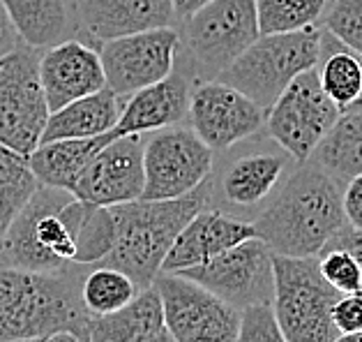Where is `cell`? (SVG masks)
<instances>
[{"label":"cell","mask_w":362,"mask_h":342,"mask_svg":"<svg viewBox=\"0 0 362 342\" xmlns=\"http://www.w3.org/2000/svg\"><path fill=\"white\" fill-rule=\"evenodd\" d=\"M332 342H362V331H358V333H344V336H339L337 340H332Z\"/></svg>","instance_id":"cell-41"},{"label":"cell","mask_w":362,"mask_h":342,"mask_svg":"<svg viewBox=\"0 0 362 342\" xmlns=\"http://www.w3.org/2000/svg\"><path fill=\"white\" fill-rule=\"evenodd\" d=\"M328 245H334V248H344V250H349L353 254V259L358 261V266H360V273H362V232H356V229H351L349 224H344V229L334 236V239L328 243ZM325 245V248H328Z\"/></svg>","instance_id":"cell-36"},{"label":"cell","mask_w":362,"mask_h":342,"mask_svg":"<svg viewBox=\"0 0 362 342\" xmlns=\"http://www.w3.org/2000/svg\"><path fill=\"white\" fill-rule=\"evenodd\" d=\"M332 321L339 336L362 331V294L341 296L332 308Z\"/></svg>","instance_id":"cell-34"},{"label":"cell","mask_w":362,"mask_h":342,"mask_svg":"<svg viewBox=\"0 0 362 342\" xmlns=\"http://www.w3.org/2000/svg\"><path fill=\"white\" fill-rule=\"evenodd\" d=\"M272 312L286 342H332L339 338L332 308L341 294L325 283L319 259L272 254Z\"/></svg>","instance_id":"cell-6"},{"label":"cell","mask_w":362,"mask_h":342,"mask_svg":"<svg viewBox=\"0 0 362 342\" xmlns=\"http://www.w3.org/2000/svg\"><path fill=\"white\" fill-rule=\"evenodd\" d=\"M284 166L286 160L277 153H254L235 160L222 181L226 201L233 206L259 204L275 190Z\"/></svg>","instance_id":"cell-25"},{"label":"cell","mask_w":362,"mask_h":342,"mask_svg":"<svg viewBox=\"0 0 362 342\" xmlns=\"http://www.w3.org/2000/svg\"><path fill=\"white\" fill-rule=\"evenodd\" d=\"M341 195V181L305 162L252 222L256 239L279 257H319L346 224Z\"/></svg>","instance_id":"cell-1"},{"label":"cell","mask_w":362,"mask_h":342,"mask_svg":"<svg viewBox=\"0 0 362 342\" xmlns=\"http://www.w3.org/2000/svg\"><path fill=\"white\" fill-rule=\"evenodd\" d=\"M356 111H362V89H360V95L356 98V102H353L344 113H356ZM344 113H341V116H344Z\"/></svg>","instance_id":"cell-42"},{"label":"cell","mask_w":362,"mask_h":342,"mask_svg":"<svg viewBox=\"0 0 362 342\" xmlns=\"http://www.w3.org/2000/svg\"><path fill=\"white\" fill-rule=\"evenodd\" d=\"M122 111L120 98L109 89H102L88 98L74 100L63 109L51 111L44 125L42 142H60V139H93L113 130Z\"/></svg>","instance_id":"cell-21"},{"label":"cell","mask_w":362,"mask_h":342,"mask_svg":"<svg viewBox=\"0 0 362 342\" xmlns=\"http://www.w3.org/2000/svg\"><path fill=\"white\" fill-rule=\"evenodd\" d=\"M321 35L319 28L261 35L217 79L240 91L268 113L296 76L319 65Z\"/></svg>","instance_id":"cell-5"},{"label":"cell","mask_w":362,"mask_h":342,"mask_svg":"<svg viewBox=\"0 0 362 342\" xmlns=\"http://www.w3.org/2000/svg\"><path fill=\"white\" fill-rule=\"evenodd\" d=\"M187 116L192 120V132L210 151H226L256 135L266 122V111L259 104L219 79L201 84L189 93Z\"/></svg>","instance_id":"cell-14"},{"label":"cell","mask_w":362,"mask_h":342,"mask_svg":"<svg viewBox=\"0 0 362 342\" xmlns=\"http://www.w3.org/2000/svg\"><path fill=\"white\" fill-rule=\"evenodd\" d=\"M139 287L134 285L127 273L118 268L102 266L90 270L78 287V296H81V305L88 312V317H107L122 310L136 298Z\"/></svg>","instance_id":"cell-27"},{"label":"cell","mask_w":362,"mask_h":342,"mask_svg":"<svg viewBox=\"0 0 362 342\" xmlns=\"http://www.w3.org/2000/svg\"><path fill=\"white\" fill-rule=\"evenodd\" d=\"M250 239H256L252 222L203 208L182 227L178 239L173 241L162 264V273H180V270L208 264L210 259Z\"/></svg>","instance_id":"cell-17"},{"label":"cell","mask_w":362,"mask_h":342,"mask_svg":"<svg viewBox=\"0 0 362 342\" xmlns=\"http://www.w3.org/2000/svg\"><path fill=\"white\" fill-rule=\"evenodd\" d=\"M213 0H171L173 5V14L180 16V19H189L194 12H199L201 7H206Z\"/></svg>","instance_id":"cell-38"},{"label":"cell","mask_w":362,"mask_h":342,"mask_svg":"<svg viewBox=\"0 0 362 342\" xmlns=\"http://www.w3.org/2000/svg\"><path fill=\"white\" fill-rule=\"evenodd\" d=\"M325 30L362 58V0H334L325 16Z\"/></svg>","instance_id":"cell-32"},{"label":"cell","mask_w":362,"mask_h":342,"mask_svg":"<svg viewBox=\"0 0 362 342\" xmlns=\"http://www.w3.org/2000/svg\"><path fill=\"white\" fill-rule=\"evenodd\" d=\"M144 144L139 135L113 139L86 166L72 190L76 201L113 208L141 199Z\"/></svg>","instance_id":"cell-15"},{"label":"cell","mask_w":362,"mask_h":342,"mask_svg":"<svg viewBox=\"0 0 362 342\" xmlns=\"http://www.w3.org/2000/svg\"><path fill=\"white\" fill-rule=\"evenodd\" d=\"M235 342H286L272 305H252V308L240 310Z\"/></svg>","instance_id":"cell-33"},{"label":"cell","mask_w":362,"mask_h":342,"mask_svg":"<svg viewBox=\"0 0 362 342\" xmlns=\"http://www.w3.org/2000/svg\"><path fill=\"white\" fill-rule=\"evenodd\" d=\"M153 289L162 301L164 326L175 342H235L240 310L192 280L160 273Z\"/></svg>","instance_id":"cell-9"},{"label":"cell","mask_w":362,"mask_h":342,"mask_svg":"<svg viewBox=\"0 0 362 342\" xmlns=\"http://www.w3.org/2000/svg\"><path fill=\"white\" fill-rule=\"evenodd\" d=\"M309 162L321 166L344 186L362 173V111L344 113L321 139Z\"/></svg>","instance_id":"cell-24"},{"label":"cell","mask_w":362,"mask_h":342,"mask_svg":"<svg viewBox=\"0 0 362 342\" xmlns=\"http://www.w3.org/2000/svg\"><path fill=\"white\" fill-rule=\"evenodd\" d=\"M213 171V151L185 127L160 130L144 148V201L189 195Z\"/></svg>","instance_id":"cell-10"},{"label":"cell","mask_w":362,"mask_h":342,"mask_svg":"<svg viewBox=\"0 0 362 342\" xmlns=\"http://www.w3.org/2000/svg\"><path fill=\"white\" fill-rule=\"evenodd\" d=\"M319 84L330 102L344 113L362 89V58L353 54L332 38L330 33L321 35V58L316 65Z\"/></svg>","instance_id":"cell-26"},{"label":"cell","mask_w":362,"mask_h":342,"mask_svg":"<svg viewBox=\"0 0 362 342\" xmlns=\"http://www.w3.org/2000/svg\"><path fill=\"white\" fill-rule=\"evenodd\" d=\"M175 51L178 33L171 25L102 42L100 60L107 89L118 98H129L141 89L164 81L173 74Z\"/></svg>","instance_id":"cell-13"},{"label":"cell","mask_w":362,"mask_h":342,"mask_svg":"<svg viewBox=\"0 0 362 342\" xmlns=\"http://www.w3.org/2000/svg\"><path fill=\"white\" fill-rule=\"evenodd\" d=\"M116 239V222H113L111 208L86 204V213L76 239V259L74 264H95L104 261V257L113 248Z\"/></svg>","instance_id":"cell-30"},{"label":"cell","mask_w":362,"mask_h":342,"mask_svg":"<svg viewBox=\"0 0 362 342\" xmlns=\"http://www.w3.org/2000/svg\"><path fill=\"white\" fill-rule=\"evenodd\" d=\"M189 107V84L185 76L171 74L164 81L153 84L148 89H141L129 95L122 104L120 118L113 125L109 139L144 135V132H160L180 122L187 116Z\"/></svg>","instance_id":"cell-18"},{"label":"cell","mask_w":362,"mask_h":342,"mask_svg":"<svg viewBox=\"0 0 362 342\" xmlns=\"http://www.w3.org/2000/svg\"><path fill=\"white\" fill-rule=\"evenodd\" d=\"M74 275L0 266V342L42 340L56 331L88 338V312Z\"/></svg>","instance_id":"cell-3"},{"label":"cell","mask_w":362,"mask_h":342,"mask_svg":"<svg viewBox=\"0 0 362 342\" xmlns=\"http://www.w3.org/2000/svg\"><path fill=\"white\" fill-rule=\"evenodd\" d=\"M109 142V135L93 139H60V142L40 144L25 160L40 186L65 190L72 195L78 176Z\"/></svg>","instance_id":"cell-20"},{"label":"cell","mask_w":362,"mask_h":342,"mask_svg":"<svg viewBox=\"0 0 362 342\" xmlns=\"http://www.w3.org/2000/svg\"><path fill=\"white\" fill-rule=\"evenodd\" d=\"M37 188L28 160L0 144V241Z\"/></svg>","instance_id":"cell-28"},{"label":"cell","mask_w":362,"mask_h":342,"mask_svg":"<svg viewBox=\"0 0 362 342\" xmlns=\"http://www.w3.org/2000/svg\"><path fill=\"white\" fill-rule=\"evenodd\" d=\"M162 329V301L155 289L148 287L122 310L88 321V342H146Z\"/></svg>","instance_id":"cell-22"},{"label":"cell","mask_w":362,"mask_h":342,"mask_svg":"<svg viewBox=\"0 0 362 342\" xmlns=\"http://www.w3.org/2000/svg\"><path fill=\"white\" fill-rule=\"evenodd\" d=\"M78 19L83 30L100 42L127 38L173 23L171 0H81Z\"/></svg>","instance_id":"cell-19"},{"label":"cell","mask_w":362,"mask_h":342,"mask_svg":"<svg viewBox=\"0 0 362 342\" xmlns=\"http://www.w3.org/2000/svg\"><path fill=\"white\" fill-rule=\"evenodd\" d=\"M319 270L332 289H337L341 296L346 294H362V273L353 254L344 248L328 245L319 254Z\"/></svg>","instance_id":"cell-31"},{"label":"cell","mask_w":362,"mask_h":342,"mask_svg":"<svg viewBox=\"0 0 362 342\" xmlns=\"http://www.w3.org/2000/svg\"><path fill=\"white\" fill-rule=\"evenodd\" d=\"M86 213L69 192L40 186L0 241V266L33 273H60L76 259V239Z\"/></svg>","instance_id":"cell-4"},{"label":"cell","mask_w":362,"mask_h":342,"mask_svg":"<svg viewBox=\"0 0 362 342\" xmlns=\"http://www.w3.org/2000/svg\"><path fill=\"white\" fill-rule=\"evenodd\" d=\"M187 45L206 72L219 74L261 38L256 0H213L187 19Z\"/></svg>","instance_id":"cell-12"},{"label":"cell","mask_w":362,"mask_h":342,"mask_svg":"<svg viewBox=\"0 0 362 342\" xmlns=\"http://www.w3.org/2000/svg\"><path fill=\"white\" fill-rule=\"evenodd\" d=\"M146 342H175V340L171 338V333L166 331V326H164L162 331H157L155 336H150V338H148Z\"/></svg>","instance_id":"cell-40"},{"label":"cell","mask_w":362,"mask_h":342,"mask_svg":"<svg viewBox=\"0 0 362 342\" xmlns=\"http://www.w3.org/2000/svg\"><path fill=\"white\" fill-rule=\"evenodd\" d=\"M40 81L49 113L107 89L100 54L78 40H63L40 54Z\"/></svg>","instance_id":"cell-16"},{"label":"cell","mask_w":362,"mask_h":342,"mask_svg":"<svg viewBox=\"0 0 362 342\" xmlns=\"http://www.w3.org/2000/svg\"><path fill=\"white\" fill-rule=\"evenodd\" d=\"M47 120L40 54L37 49L16 47L0 58V144L28 157L40 146Z\"/></svg>","instance_id":"cell-7"},{"label":"cell","mask_w":362,"mask_h":342,"mask_svg":"<svg viewBox=\"0 0 362 342\" xmlns=\"http://www.w3.org/2000/svg\"><path fill=\"white\" fill-rule=\"evenodd\" d=\"M44 342H88V338L78 336L74 331H56L44 338Z\"/></svg>","instance_id":"cell-39"},{"label":"cell","mask_w":362,"mask_h":342,"mask_svg":"<svg viewBox=\"0 0 362 342\" xmlns=\"http://www.w3.org/2000/svg\"><path fill=\"white\" fill-rule=\"evenodd\" d=\"M210 199V183L206 181L189 195L169 201H129L113 206L116 239L104 264L127 273L139 292L153 287L155 278L162 273V264L169 254L173 241L182 227L199 210L206 208Z\"/></svg>","instance_id":"cell-2"},{"label":"cell","mask_w":362,"mask_h":342,"mask_svg":"<svg viewBox=\"0 0 362 342\" xmlns=\"http://www.w3.org/2000/svg\"><path fill=\"white\" fill-rule=\"evenodd\" d=\"M19 42H21L19 35H16L10 16H7L3 3H0V58L12 54V51L19 47Z\"/></svg>","instance_id":"cell-37"},{"label":"cell","mask_w":362,"mask_h":342,"mask_svg":"<svg viewBox=\"0 0 362 342\" xmlns=\"http://www.w3.org/2000/svg\"><path fill=\"white\" fill-rule=\"evenodd\" d=\"M25 47L49 49L65 40L69 12L65 0H0Z\"/></svg>","instance_id":"cell-23"},{"label":"cell","mask_w":362,"mask_h":342,"mask_svg":"<svg viewBox=\"0 0 362 342\" xmlns=\"http://www.w3.org/2000/svg\"><path fill=\"white\" fill-rule=\"evenodd\" d=\"M182 275L208 289L210 294L233 305L235 310L252 305H272L275 275H272V252L261 239L243 241L208 264L180 270Z\"/></svg>","instance_id":"cell-11"},{"label":"cell","mask_w":362,"mask_h":342,"mask_svg":"<svg viewBox=\"0 0 362 342\" xmlns=\"http://www.w3.org/2000/svg\"><path fill=\"white\" fill-rule=\"evenodd\" d=\"M328 0H256L261 35H281L316 28Z\"/></svg>","instance_id":"cell-29"},{"label":"cell","mask_w":362,"mask_h":342,"mask_svg":"<svg viewBox=\"0 0 362 342\" xmlns=\"http://www.w3.org/2000/svg\"><path fill=\"white\" fill-rule=\"evenodd\" d=\"M14 342H44V338L42 340H14Z\"/></svg>","instance_id":"cell-43"},{"label":"cell","mask_w":362,"mask_h":342,"mask_svg":"<svg viewBox=\"0 0 362 342\" xmlns=\"http://www.w3.org/2000/svg\"><path fill=\"white\" fill-rule=\"evenodd\" d=\"M341 206H344L346 224L351 229L362 232V173L356 178H351L346 186H344Z\"/></svg>","instance_id":"cell-35"},{"label":"cell","mask_w":362,"mask_h":342,"mask_svg":"<svg viewBox=\"0 0 362 342\" xmlns=\"http://www.w3.org/2000/svg\"><path fill=\"white\" fill-rule=\"evenodd\" d=\"M339 116V109L323 93L314 67L288 84L266 113V125L268 135L291 157L305 164Z\"/></svg>","instance_id":"cell-8"}]
</instances>
